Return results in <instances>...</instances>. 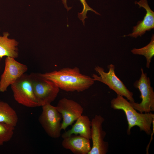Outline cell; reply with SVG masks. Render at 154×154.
Here are the masks:
<instances>
[{
  "instance_id": "10",
  "label": "cell",
  "mask_w": 154,
  "mask_h": 154,
  "mask_svg": "<svg viewBox=\"0 0 154 154\" xmlns=\"http://www.w3.org/2000/svg\"><path fill=\"white\" fill-rule=\"evenodd\" d=\"M56 107L62 116L61 128L64 131L82 115L84 110L80 104L65 98L59 101Z\"/></svg>"
},
{
  "instance_id": "1",
  "label": "cell",
  "mask_w": 154,
  "mask_h": 154,
  "mask_svg": "<svg viewBox=\"0 0 154 154\" xmlns=\"http://www.w3.org/2000/svg\"><path fill=\"white\" fill-rule=\"evenodd\" d=\"M40 74L53 82L60 89L67 92H82L89 88L95 82L92 77L81 74L77 67L64 68Z\"/></svg>"
},
{
  "instance_id": "13",
  "label": "cell",
  "mask_w": 154,
  "mask_h": 154,
  "mask_svg": "<svg viewBox=\"0 0 154 154\" xmlns=\"http://www.w3.org/2000/svg\"><path fill=\"white\" fill-rule=\"evenodd\" d=\"M71 129L63 133V139L71 135H79L89 139H91V121L89 117L82 115L76 121Z\"/></svg>"
},
{
  "instance_id": "17",
  "label": "cell",
  "mask_w": 154,
  "mask_h": 154,
  "mask_svg": "<svg viewBox=\"0 0 154 154\" xmlns=\"http://www.w3.org/2000/svg\"><path fill=\"white\" fill-rule=\"evenodd\" d=\"M15 129V127L11 125L0 122V146L11 139Z\"/></svg>"
},
{
  "instance_id": "2",
  "label": "cell",
  "mask_w": 154,
  "mask_h": 154,
  "mask_svg": "<svg viewBox=\"0 0 154 154\" xmlns=\"http://www.w3.org/2000/svg\"><path fill=\"white\" fill-rule=\"evenodd\" d=\"M111 107L115 110H121L124 112L128 123L127 133H131V129L134 126L138 127L140 131L147 135L152 132L151 125L154 120V114L151 112L139 113L132 106L129 102L123 96L117 95V97L111 101Z\"/></svg>"
},
{
  "instance_id": "6",
  "label": "cell",
  "mask_w": 154,
  "mask_h": 154,
  "mask_svg": "<svg viewBox=\"0 0 154 154\" xmlns=\"http://www.w3.org/2000/svg\"><path fill=\"white\" fill-rule=\"evenodd\" d=\"M11 86L14 99L18 103L29 108L40 106L34 92L29 74H24Z\"/></svg>"
},
{
  "instance_id": "11",
  "label": "cell",
  "mask_w": 154,
  "mask_h": 154,
  "mask_svg": "<svg viewBox=\"0 0 154 154\" xmlns=\"http://www.w3.org/2000/svg\"><path fill=\"white\" fill-rule=\"evenodd\" d=\"M135 3L138 5L139 8L145 9L146 13L143 20L139 21L137 25L133 27L132 33L123 37L136 38L139 36L141 37L146 31H150L154 28V12L151 9L147 0L135 1Z\"/></svg>"
},
{
  "instance_id": "15",
  "label": "cell",
  "mask_w": 154,
  "mask_h": 154,
  "mask_svg": "<svg viewBox=\"0 0 154 154\" xmlns=\"http://www.w3.org/2000/svg\"><path fill=\"white\" fill-rule=\"evenodd\" d=\"M18 118L15 111L7 103L0 100V122L15 127Z\"/></svg>"
},
{
  "instance_id": "3",
  "label": "cell",
  "mask_w": 154,
  "mask_h": 154,
  "mask_svg": "<svg viewBox=\"0 0 154 154\" xmlns=\"http://www.w3.org/2000/svg\"><path fill=\"white\" fill-rule=\"evenodd\" d=\"M34 92L40 106L54 100L60 89L52 81L42 76L40 73H32L29 74Z\"/></svg>"
},
{
  "instance_id": "16",
  "label": "cell",
  "mask_w": 154,
  "mask_h": 154,
  "mask_svg": "<svg viewBox=\"0 0 154 154\" xmlns=\"http://www.w3.org/2000/svg\"><path fill=\"white\" fill-rule=\"evenodd\" d=\"M134 54L142 55L145 57L146 61V67L149 68L151 59L154 55V36L153 35L150 42L147 45L141 48H134L131 51Z\"/></svg>"
},
{
  "instance_id": "8",
  "label": "cell",
  "mask_w": 154,
  "mask_h": 154,
  "mask_svg": "<svg viewBox=\"0 0 154 154\" xmlns=\"http://www.w3.org/2000/svg\"><path fill=\"white\" fill-rule=\"evenodd\" d=\"M27 70L26 65L19 62L15 58L7 57L4 70L0 77V92L7 91L8 87L25 74Z\"/></svg>"
},
{
  "instance_id": "7",
  "label": "cell",
  "mask_w": 154,
  "mask_h": 154,
  "mask_svg": "<svg viewBox=\"0 0 154 154\" xmlns=\"http://www.w3.org/2000/svg\"><path fill=\"white\" fill-rule=\"evenodd\" d=\"M42 107V112L38 118V121L42 128L50 137L57 138L61 135V121L62 119L61 114L56 106L51 104Z\"/></svg>"
},
{
  "instance_id": "5",
  "label": "cell",
  "mask_w": 154,
  "mask_h": 154,
  "mask_svg": "<svg viewBox=\"0 0 154 154\" xmlns=\"http://www.w3.org/2000/svg\"><path fill=\"white\" fill-rule=\"evenodd\" d=\"M141 71L140 78L135 82L133 86L140 91L141 101L139 103L129 102L133 107L140 113L149 112L154 111V92L150 78L142 68Z\"/></svg>"
},
{
  "instance_id": "18",
  "label": "cell",
  "mask_w": 154,
  "mask_h": 154,
  "mask_svg": "<svg viewBox=\"0 0 154 154\" xmlns=\"http://www.w3.org/2000/svg\"><path fill=\"white\" fill-rule=\"evenodd\" d=\"M79 0L82 5L83 9L81 13H78V17L80 20L82 21L84 25L85 23L84 19L85 18H87L86 14L88 11H91L94 12L96 14L100 15L99 13L93 9L88 5L86 0ZM62 1L65 7L67 9V11H69L71 9V7H68V6L67 5V0H62Z\"/></svg>"
},
{
  "instance_id": "4",
  "label": "cell",
  "mask_w": 154,
  "mask_h": 154,
  "mask_svg": "<svg viewBox=\"0 0 154 154\" xmlns=\"http://www.w3.org/2000/svg\"><path fill=\"white\" fill-rule=\"evenodd\" d=\"M108 68L109 71L106 72L103 68L98 66H96L94 70L100 76L93 74L92 78L94 80L101 82L106 85L110 89L115 91L117 95L126 98L129 102H135L133 93L127 88L116 74L115 66L110 64L108 66Z\"/></svg>"
},
{
  "instance_id": "9",
  "label": "cell",
  "mask_w": 154,
  "mask_h": 154,
  "mask_svg": "<svg viewBox=\"0 0 154 154\" xmlns=\"http://www.w3.org/2000/svg\"><path fill=\"white\" fill-rule=\"evenodd\" d=\"M104 121V117L97 115L91 121V139L92 144L88 154H106L108 152L109 144L104 140L106 133L102 127Z\"/></svg>"
},
{
  "instance_id": "12",
  "label": "cell",
  "mask_w": 154,
  "mask_h": 154,
  "mask_svg": "<svg viewBox=\"0 0 154 154\" xmlns=\"http://www.w3.org/2000/svg\"><path fill=\"white\" fill-rule=\"evenodd\" d=\"M62 145L74 154H88L91 148L90 139L78 135H72L63 139Z\"/></svg>"
},
{
  "instance_id": "14",
  "label": "cell",
  "mask_w": 154,
  "mask_h": 154,
  "mask_svg": "<svg viewBox=\"0 0 154 154\" xmlns=\"http://www.w3.org/2000/svg\"><path fill=\"white\" fill-rule=\"evenodd\" d=\"M9 35L8 32L3 33L2 36L0 35L1 59L5 56L15 58L18 56L19 43L15 39L9 38Z\"/></svg>"
}]
</instances>
